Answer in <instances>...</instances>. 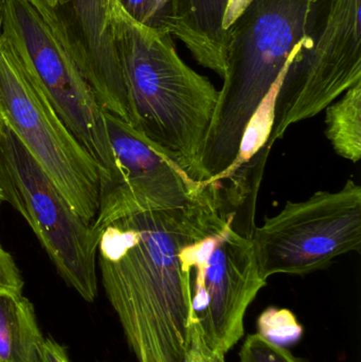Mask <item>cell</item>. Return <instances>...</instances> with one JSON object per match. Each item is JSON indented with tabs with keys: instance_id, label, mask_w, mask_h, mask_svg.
Segmentation results:
<instances>
[{
	"instance_id": "cell-1",
	"label": "cell",
	"mask_w": 361,
	"mask_h": 362,
	"mask_svg": "<svg viewBox=\"0 0 361 362\" xmlns=\"http://www.w3.org/2000/svg\"><path fill=\"white\" fill-rule=\"evenodd\" d=\"M228 214L209 189L184 208L121 217L97 232L102 284L138 362H184L192 325L186 248Z\"/></svg>"
},
{
	"instance_id": "cell-2",
	"label": "cell",
	"mask_w": 361,
	"mask_h": 362,
	"mask_svg": "<svg viewBox=\"0 0 361 362\" xmlns=\"http://www.w3.org/2000/svg\"><path fill=\"white\" fill-rule=\"evenodd\" d=\"M129 100V124L192 180L206 181L203 155L220 90L178 55L169 32L110 19Z\"/></svg>"
},
{
	"instance_id": "cell-3",
	"label": "cell",
	"mask_w": 361,
	"mask_h": 362,
	"mask_svg": "<svg viewBox=\"0 0 361 362\" xmlns=\"http://www.w3.org/2000/svg\"><path fill=\"white\" fill-rule=\"evenodd\" d=\"M335 0H250L227 32L226 71L203 155L206 180L237 158L246 127L297 47L326 25Z\"/></svg>"
},
{
	"instance_id": "cell-4",
	"label": "cell",
	"mask_w": 361,
	"mask_h": 362,
	"mask_svg": "<svg viewBox=\"0 0 361 362\" xmlns=\"http://www.w3.org/2000/svg\"><path fill=\"white\" fill-rule=\"evenodd\" d=\"M0 32L35 74L51 105L99 165L114 173L104 110L87 82L80 40L61 6L48 0H0Z\"/></svg>"
},
{
	"instance_id": "cell-5",
	"label": "cell",
	"mask_w": 361,
	"mask_h": 362,
	"mask_svg": "<svg viewBox=\"0 0 361 362\" xmlns=\"http://www.w3.org/2000/svg\"><path fill=\"white\" fill-rule=\"evenodd\" d=\"M0 122L12 131L76 212L93 223L102 171L55 112L27 63L0 32Z\"/></svg>"
},
{
	"instance_id": "cell-6",
	"label": "cell",
	"mask_w": 361,
	"mask_h": 362,
	"mask_svg": "<svg viewBox=\"0 0 361 362\" xmlns=\"http://www.w3.org/2000/svg\"><path fill=\"white\" fill-rule=\"evenodd\" d=\"M0 189L4 202L27 221L64 282L83 300L93 303L99 286L97 235L93 223L76 212L18 138L1 122Z\"/></svg>"
},
{
	"instance_id": "cell-7",
	"label": "cell",
	"mask_w": 361,
	"mask_h": 362,
	"mask_svg": "<svg viewBox=\"0 0 361 362\" xmlns=\"http://www.w3.org/2000/svg\"><path fill=\"white\" fill-rule=\"evenodd\" d=\"M261 276L312 274L341 255L360 252L361 187L349 180L337 192L288 202L251 234Z\"/></svg>"
},
{
	"instance_id": "cell-8",
	"label": "cell",
	"mask_w": 361,
	"mask_h": 362,
	"mask_svg": "<svg viewBox=\"0 0 361 362\" xmlns=\"http://www.w3.org/2000/svg\"><path fill=\"white\" fill-rule=\"evenodd\" d=\"M232 223L226 215L186 248L194 274L193 317L207 348L225 357L243 337L246 312L267 285L251 238Z\"/></svg>"
},
{
	"instance_id": "cell-9",
	"label": "cell",
	"mask_w": 361,
	"mask_h": 362,
	"mask_svg": "<svg viewBox=\"0 0 361 362\" xmlns=\"http://www.w3.org/2000/svg\"><path fill=\"white\" fill-rule=\"evenodd\" d=\"M361 0H335L326 25L290 55L276 95L269 146L361 82Z\"/></svg>"
},
{
	"instance_id": "cell-10",
	"label": "cell",
	"mask_w": 361,
	"mask_h": 362,
	"mask_svg": "<svg viewBox=\"0 0 361 362\" xmlns=\"http://www.w3.org/2000/svg\"><path fill=\"white\" fill-rule=\"evenodd\" d=\"M104 118L114 169L101 185L99 212L93 223L95 233L121 217L184 208L208 195L207 187L192 180L129 123L106 110Z\"/></svg>"
},
{
	"instance_id": "cell-11",
	"label": "cell",
	"mask_w": 361,
	"mask_h": 362,
	"mask_svg": "<svg viewBox=\"0 0 361 362\" xmlns=\"http://www.w3.org/2000/svg\"><path fill=\"white\" fill-rule=\"evenodd\" d=\"M67 14L81 42L87 82L106 112L129 123V100L118 49L102 0H69Z\"/></svg>"
},
{
	"instance_id": "cell-12",
	"label": "cell",
	"mask_w": 361,
	"mask_h": 362,
	"mask_svg": "<svg viewBox=\"0 0 361 362\" xmlns=\"http://www.w3.org/2000/svg\"><path fill=\"white\" fill-rule=\"evenodd\" d=\"M44 341L31 301L0 295V362H40Z\"/></svg>"
},
{
	"instance_id": "cell-13",
	"label": "cell",
	"mask_w": 361,
	"mask_h": 362,
	"mask_svg": "<svg viewBox=\"0 0 361 362\" xmlns=\"http://www.w3.org/2000/svg\"><path fill=\"white\" fill-rule=\"evenodd\" d=\"M326 136L338 156L358 163L361 158V82L326 108Z\"/></svg>"
},
{
	"instance_id": "cell-14",
	"label": "cell",
	"mask_w": 361,
	"mask_h": 362,
	"mask_svg": "<svg viewBox=\"0 0 361 362\" xmlns=\"http://www.w3.org/2000/svg\"><path fill=\"white\" fill-rule=\"evenodd\" d=\"M258 334L271 344L288 348L302 338L303 327L292 310L271 306L259 317Z\"/></svg>"
},
{
	"instance_id": "cell-15",
	"label": "cell",
	"mask_w": 361,
	"mask_h": 362,
	"mask_svg": "<svg viewBox=\"0 0 361 362\" xmlns=\"http://www.w3.org/2000/svg\"><path fill=\"white\" fill-rule=\"evenodd\" d=\"M121 8L137 23L169 32L173 18V8L169 0H119Z\"/></svg>"
},
{
	"instance_id": "cell-16",
	"label": "cell",
	"mask_w": 361,
	"mask_h": 362,
	"mask_svg": "<svg viewBox=\"0 0 361 362\" xmlns=\"http://www.w3.org/2000/svg\"><path fill=\"white\" fill-rule=\"evenodd\" d=\"M241 362H301L288 348L271 344L260 334H252L239 351Z\"/></svg>"
},
{
	"instance_id": "cell-17",
	"label": "cell",
	"mask_w": 361,
	"mask_h": 362,
	"mask_svg": "<svg viewBox=\"0 0 361 362\" xmlns=\"http://www.w3.org/2000/svg\"><path fill=\"white\" fill-rule=\"evenodd\" d=\"M23 276L18 266L10 252L0 244V295L15 293L21 295L23 289Z\"/></svg>"
},
{
	"instance_id": "cell-18",
	"label": "cell",
	"mask_w": 361,
	"mask_h": 362,
	"mask_svg": "<svg viewBox=\"0 0 361 362\" xmlns=\"http://www.w3.org/2000/svg\"><path fill=\"white\" fill-rule=\"evenodd\" d=\"M184 362H226L225 356L215 354L207 348L194 317L192 318L190 342Z\"/></svg>"
},
{
	"instance_id": "cell-19",
	"label": "cell",
	"mask_w": 361,
	"mask_h": 362,
	"mask_svg": "<svg viewBox=\"0 0 361 362\" xmlns=\"http://www.w3.org/2000/svg\"><path fill=\"white\" fill-rule=\"evenodd\" d=\"M40 362H71L67 350L57 344L53 338L45 339L40 351Z\"/></svg>"
},
{
	"instance_id": "cell-20",
	"label": "cell",
	"mask_w": 361,
	"mask_h": 362,
	"mask_svg": "<svg viewBox=\"0 0 361 362\" xmlns=\"http://www.w3.org/2000/svg\"><path fill=\"white\" fill-rule=\"evenodd\" d=\"M250 0H225L226 4V16H225V28L228 32L233 21L243 12L244 8L249 4Z\"/></svg>"
},
{
	"instance_id": "cell-21",
	"label": "cell",
	"mask_w": 361,
	"mask_h": 362,
	"mask_svg": "<svg viewBox=\"0 0 361 362\" xmlns=\"http://www.w3.org/2000/svg\"><path fill=\"white\" fill-rule=\"evenodd\" d=\"M102 2H103L104 6H105L106 14H107V17L110 19L122 10L119 0H102Z\"/></svg>"
},
{
	"instance_id": "cell-22",
	"label": "cell",
	"mask_w": 361,
	"mask_h": 362,
	"mask_svg": "<svg viewBox=\"0 0 361 362\" xmlns=\"http://www.w3.org/2000/svg\"><path fill=\"white\" fill-rule=\"evenodd\" d=\"M49 4H52L53 6H63L64 4H67L69 0H48Z\"/></svg>"
},
{
	"instance_id": "cell-23",
	"label": "cell",
	"mask_w": 361,
	"mask_h": 362,
	"mask_svg": "<svg viewBox=\"0 0 361 362\" xmlns=\"http://www.w3.org/2000/svg\"><path fill=\"white\" fill-rule=\"evenodd\" d=\"M2 202H4V196H2V192L0 189V206H1Z\"/></svg>"
}]
</instances>
